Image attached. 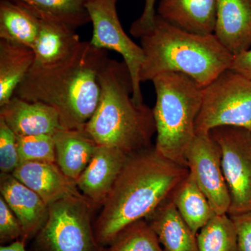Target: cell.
Returning <instances> with one entry per match:
<instances>
[{
    "label": "cell",
    "mask_w": 251,
    "mask_h": 251,
    "mask_svg": "<svg viewBox=\"0 0 251 251\" xmlns=\"http://www.w3.org/2000/svg\"><path fill=\"white\" fill-rule=\"evenodd\" d=\"M128 154L116 148L97 146L88 166L76 180L77 188L94 206L103 205Z\"/></svg>",
    "instance_id": "obj_12"
},
{
    "label": "cell",
    "mask_w": 251,
    "mask_h": 251,
    "mask_svg": "<svg viewBox=\"0 0 251 251\" xmlns=\"http://www.w3.org/2000/svg\"><path fill=\"white\" fill-rule=\"evenodd\" d=\"M39 21V32L32 48L35 57L32 68L53 67L77 52L82 41L76 29L56 21Z\"/></svg>",
    "instance_id": "obj_16"
},
{
    "label": "cell",
    "mask_w": 251,
    "mask_h": 251,
    "mask_svg": "<svg viewBox=\"0 0 251 251\" xmlns=\"http://www.w3.org/2000/svg\"><path fill=\"white\" fill-rule=\"evenodd\" d=\"M0 191L1 197L21 225V241L25 242L39 234L49 214V206L42 198L9 173H1Z\"/></svg>",
    "instance_id": "obj_11"
},
{
    "label": "cell",
    "mask_w": 251,
    "mask_h": 251,
    "mask_svg": "<svg viewBox=\"0 0 251 251\" xmlns=\"http://www.w3.org/2000/svg\"><path fill=\"white\" fill-rule=\"evenodd\" d=\"M0 251H27L25 247V242L18 240L11 243L8 246H1Z\"/></svg>",
    "instance_id": "obj_32"
},
{
    "label": "cell",
    "mask_w": 251,
    "mask_h": 251,
    "mask_svg": "<svg viewBox=\"0 0 251 251\" xmlns=\"http://www.w3.org/2000/svg\"><path fill=\"white\" fill-rule=\"evenodd\" d=\"M218 0H158L157 15L173 25L208 35L215 29Z\"/></svg>",
    "instance_id": "obj_17"
},
{
    "label": "cell",
    "mask_w": 251,
    "mask_h": 251,
    "mask_svg": "<svg viewBox=\"0 0 251 251\" xmlns=\"http://www.w3.org/2000/svg\"><path fill=\"white\" fill-rule=\"evenodd\" d=\"M188 173L154 147L128 154L94 226L99 245L108 247L122 229L150 215Z\"/></svg>",
    "instance_id": "obj_1"
},
{
    "label": "cell",
    "mask_w": 251,
    "mask_h": 251,
    "mask_svg": "<svg viewBox=\"0 0 251 251\" xmlns=\"http://www.w3.org/2000/svg\"><path fill=\"white\" fill-rule=\"evenodd\" d=\"M34 57L31 48L0 39V107L14 97L34 65Z\"/></svg>",
    "instance_id": "obj_20"
},
{
    "label": "cell",
    "mask_w": 251,
    "mask_h": 251,
    "mask_svg": "<svg viewBox=\"0 0 251 251\" xmlns=\"http://www.w3.org/2000/svg\"><path fill=\"white\" fill-rule=\"evenodd\" d=\"M198 251H238L235 226L228 214L216 215L197 234Z\"/></svg>",
    "instance_id": "obj_24"
},
{
    "label": "cell",
    "mask_w": 251,
    "mask_h": 251,
    "mask_svg": "<svg viewBox=\"0 0 251 251\" xmlns=\"http://www.w3.org/2000/svg\"><path fill=\"white\" fill-rule=\"evenodd\" d=\"M186 163L216 214H228L230 195L223 171L221 150L210 133L196 134L186 152Z\"/></svg>",
    "instance_id": "obj_10"
},
{
    "label": "cell",
    "mask_w": 251,
    "mask_h": 251,
    "mask_svg": "<svg viewBox=\"0 0 251 251\" xmlns=\"http://www.w3.org/2000/svg\"><path fill=\"white\" fill-rule=\"evenodd\" d=\"M138 39L144 53L141 82L167 73H179L204 88L230 69L234 59L214 34L189 32L157 14L153 27Z\"/></svg>",
    "instance_id": "obj_4"
},
{
    "label": "cell",
    "mask_w": 251,
    "mask_h": 251,
    "mask_svg": "<svg viewBox=\"0 0 251 251\" xmlns=\"http://www.w3.org/2000/svg\"><path fill=\"white\" fill-rule=\"evenodd\" d=\"M214 34L234 56L250 49L251 0H218Z\"/></svg>",
    "instance_id": "obj_15"
},
{
    "label": "cell",
    "mask_w": 251,
    "mask_h": 251,
    "mask_svg": "<svg viewBox=\"0 0 251 251\" xmlns=\"http://www.w3.org/2000/svg\"><path fill=\"white\" fill-rule=\"evenodd\" d=\"M230 69L251 79V49L234 56Z\"/></svg>",
    "instance_id": "obj_31"
},
{
    "label": "cell",
    "mask_w": 251,
    "mask_h": 251,
    "mask_svg": "<svg viewBox=\"0 0 251 251\" xmlns=\"http://www.w3.org/2000/svg\"><path fill=\"white\" fill-rule=\"evenodd\" d=\"M117 0H91L87 6L93 32L90 43L96 48L112 50L122 56L129 70L133 86V99L144 103L140 72L144 61L141 46L127 35L117 12Z\"/></svg>",
    "instance_id": "obj_9"
},
{
    "label": "cell",
    "mask_w": 251,
    "mask_h": 251,
    "mask_svg": "<svg viewBox=\"0 0 251 251\" xmlns=\"http://www.w3.org/2000/svg\"><path fill=\"white\" fill-rule=\"evenodd\" d=\"M40 21L12 0H0V39L32 49Z\"/></svg>",
    "instance_id": "obj_22"
},
{
    "label": "cell",
    "mask_w": 251,
    "mask_h": 251,
    "mask_svg": "<svg viewBox=\"0 0 251 251\" xmlns=\"http://www.w3.org/2000/svg\"><path fill=\"white\" fill-rule=\"evenodd\" d=\"M229 216L237 232L238 251H251V211Z\"/></svg>",
    "instance_id": "obj_29"
},
{
    "label": "cell",
    "mask_w": 251,
    "mask_h": 251,
    "mask_svg": "<svg viewBox=\"0 0 251 251\" xmlns=\"http://www.w3.org/2000/svg\"><path fill=\"white\" fill-rule=\"evenodd\" d=\"M20 164L16 135L0 120V170L1 173L12 174Z\"/></svg>",
    "instance_id": "obj_27"
},
{
    "label": "cell",
    "mask_w": 251,
    "mask_h": 251,
    "mask_svg": "<svg viewBox=\"0 0 251 251\" xmlns=\"http://www.w3.org/2000/svg\"><path fill=\"white\" fill-rule=\"evenodd\" d=\"M157 1L158 0H145L143 14L131 25L130 28L132 35L139 38L153 27L157 14L155 10Z\"/></svg>",
    "instance_id": "obj_30"
},
{
    "label": "cell",
    "mask_w": 251,
    "mask_h": 251,
    "mask_svg": "<svg viewBox=\"0 0 251 251\" xmlns=\"http://www.w3.org/2000/svg\"><path fill=\"white\" fill-rule=\"evenodd\" d=\"M151 82L156 95L152 109L156 133L154 148L162 156L186 166V152L196 135L203 87L179 73L161 74Z\"/></svg>",
    "instance_id": "obj_5"
},
{
    "label": "cell",
    "mask_w": 251,
    "mask_h": 251,
    "mask_svg": "<svg viewBox=\"0 0 251 251\" xmlns=\"http://www.w3.org/2000/svg\"><path fill=\"white\" fill-rule=\"evenodd\" d=\"M103 251H164L154 231L145 219L135 221L118 234Z\"/></svg>",
    "instance_id": "obj_25"
},
{
    "label": "cell",
    "mask_w": 251,
    "mask_h": 251,
    "mask_svg": "<svg viewBox=\"0 0 251 251\" xmlns=\"http://www.w3.org/2000/svg\"><path fill=\"white\" fill-rule=\"evenodd\" d=\"M39 19L63 23L77 29L91 22L87 6L91 0H12Z\"/></svg>",
    "instance_id": "obj_23"
},
{
    "label": "cell",
    "mask_w": 251,
    "mask_h": 251,
    "mask_svg": "<svg viewBox=\"0 0 251 251\" xmlns=\"http://www.w3.org/2000/svg\"><path fill=\"white\" fill-rule=\"evenodd\" d=\"M19 221L2 198L0 197V242L5 244L22 239Z\"/></svg>",
    "instance_id": "obj_28"
},
{
    "label": "cell",
    "mask_w": 251,
    "mask_h": 251,
    "mask_svg": "<svg viewBox=\"0 0 251 251\" xmlns=\"http://www.w3.org/2000/svg\"><path fill=\"white\" fill-rule=\"evenodd\" d=\"M108 52L82 41L72 57L48 68H31L14 96L55 109L64 128L82 129L100 96L99 72Z\"/></svg>",
    "instance_id": "obj_2"
},
{
    "label": "cell",
    "mask_w": 251,
    "mask_h": 251,
    "mask_svg": "<svg viewBox=\"0 0 251 251\" xmlns=\"http://www.w3.org/2000/svg\"><path fill=\"white\" fill-rule=\"evenodd\" d=\"M219 126L251 130V79L230 69L203 88L196 134Z\"/></svg>",
    "instance_id": "obj_6"
},
{
    "label": "cell",
    "mask_w": 251,
    "mask_h": 251,
    "mask_svg": "<svg viewBox=\"0 0 251 251\" xmlns=\"http://www.w3.org/2000/svg\"><path fill=\"white\" fill-rule=\"evenodd\" d=\"M20 163L27 161L55 162L53 135H17Z\"/></svg>",
    "instance_id": "obj_26"
},
{
    "label": "cell",
    "mask_w": 251,
    "mask_h": 251,
    "mask_svg": "<svg viewBox=\"0 0 251 251\" xmlns=\"http://www.w3.org/2000/svg\"><path fill=\"white\" fill-rule=\"evenodd\" d=\"M164 251H198L197 234L185 222L171 196L145 219Z\"/></svg>",
    "instance_id": "obj_18"
},
{
    "label": "cell",
    "mask_w": 251,
    "mask_h": 251,
    "mask_svg": "<svg viewBox=\"0 0 251 251\" xmlns=\"http://www.w3.org/2000/svg\"><path fill=\"white\" fill-rule=\"evenodd\" d=\"M100 99L84 129L99 146L130 154L151 147L156 133L153 110L133 99L129 70L124 61L108 58L99 72Z\"/></svg>",
    "instance_id": "obj_3"
},
{
    "label": "cell",
    "mask_w": 251,
    "mask_h": 251,
    "mask_svg": "<svg viewBox=\"0 0 251 251\" xmlns=\"http://www.w3.org/2000/svg\"><path fill=\"white\" fill-rule=\"evenodd\" d=\"M171 198L180 215L196 234L217 215L190 173L176 186Z\"/></svg>",
    "instance_id": "obj_21"
},
{
    "label": "cell",
    "mask_w": 251,
    "mask_h": 251,
    "mask_svg": "<svg viewBox=\"0 0 251 251\" xmlns=\"http://www.w3.org/2000/svg\"><path fill=\"white\" fill-rule=\"evenodd\" d=\"M0 108V120L17 135H54L66 128L57 110L41 102L29 101L14 96Z\"/></svg>",
    "instance_id": "obj_13"
},
{
    "label": "cell",
    "mask_w": 251,
    "mask_h": 251,
    "mask_svg": "<svg viewBox=\"0 0 251 251\" xmlns=\"http://www.w3.org/2000/svg\"><path fill=\"white\" fill-rule=\"evenodd\" d=\"M221 150L231 204L228 215L251 211V130L219 126L209 132Z\"/></svg>",
    "instance_id": "obj_8"
},
{
    "label": "cell",
    "mask_w": 251,
    "mask_h": 251,
    "mask_svg": "<svg viewBox=\"0 0 251 251\" xmlns=\"http://www.w3.org/2000/svg\"><path fill=\"white\" fill-rule=\"evenodd\" d=\"M93 204L84 196H72L49 205L39 242L47 251H103L91 224Z\"/></svg>",
    "instance_id": "obj_7"
},
{
    "label": "cell",
    "mask_w": 251,
    "mask_h": 251,
    "mask_svg": "<svg viewBox=\"0 0 251 251\" xmlns=\"http://www.w3.org/2000/svg\"><path fill=\"white\" fill-rule=\"evenodd\" d=\"M53 138L55 163L64 175L76 181L90 163L98 145L84 128H63Z\"/></svg>",
    "instance_id": "obj_19"
},
{
    "label": "cell",
    "mask_w": 251,
    "mask_h": 251,
    "mask_svg": "<svg viewBox=\"0 0 251 251\" xmlns=\"http://www.w3.org/2000/svg\"><path fill=\"white\" fill-rule=\"evenodd\" d=\"M12 175L49 206L64 198L83 196L76 182L64 175L55 162H23Z\"/></svg>",
    "instance_id": "obj_14"
}]
</instances>
